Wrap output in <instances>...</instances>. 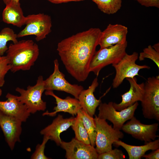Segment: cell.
I'll return each mask as SVG.
<instances>
[{
  "instance_id": "cell-34",
  "label": "cell",
  "mask_w": 159,
  "mask_h": 159,
  "mask_svg": "<svg viewBox=\"0 0 159 159\" xmlns=\"http://www.w3.org/2000/svg\"><path fill=\"white\" fill-rule=\"evenodd\" d=\"M152 47L156 51L159 52V44L158 43L154 44Z\"/></svg>"
},
{
  "instance_id": "cell-9",
  "label": "cell",
  "mask_w": 159,
  "mask_h": 159,
  "mask_svg": "<svg viewBox=\"0 0 159 159\" xmlns=\"http://www.w3.org/2000/svg\"><path fill=\"white\" fill-rule=\"evenodd\" d=\"M112 102L108 103H102L98 106L97 116L105 120H107L113 124V128L120 130L125 123L133 116L138 105V102L120 111H117L113 107Z\"/></svg>"
},
{
  "instance_id": "cell-33",
  "label": "cell",
  "mask_w": 159,
  "mask_h": 159,
  "mask_svg": "<svg viewBox=\"0 0 159 159\" xmlns=\"http://www.w3.org/2000/svg\"><path fill=\"white\" fill-rule=\"evenodd\" d=\"M4 3L7 4L12 2H19V0H3Z\"/></svg>"
},
{
  "instance_id": "cell-28",
  "label": "cell",
  "mask_w": 159,
  "mask_h": 159,
  "mask_svg": "<svg viewBox=\"0 0 159 159\" xmlns=\"http://www.w3.org/2000/svg\"><path fill=\"white\" fill-rule=\"evenodd\" d=\"M50 137L47 136H44L42 143L38 144L36 146L35 150L31 157L32 159H50L47 157L44 154V150L45 145Z\"/></svg>"
},
{
  "instance_id": "cell-7",
  "label": "cell",
  "mask_w": 159,
  "mask_h": 159,
  "mask_svg": "<svg viewBox=\"0 0 159 159\" xmlns=\"http://www.w3.org/2000/svg\"><path fill=\"white\" fill-rule=\"evenodd\" d=\"M25 24V27L17 34V38L34 35L37 42L46 38L51 32L52 25L51 16L41 13L26 16Z\"/></svg>"
},
{
  "instance_id": "cell-10",
  "label": "cell",
  "mask_w": 159,
  "mask_h": 159,
  "mask_svg": "<svg viewBox=\"0 0 159 159\" xmlns=\"http://www.w3.org/2000/svg\"><path fill=\"white\" fill-rule=\"evenodd\" d=\"M54 63V67L53 73L44 80L45 90L64 92L78 99L79 95L84 89L83 87L69 82L65 79L64 74L59 69L58 60L55 59Z\"/></svg>"
},
{
  "instance_id": "cell-11",
  "label": "cell",
  "mask_w": 159,
  "mask_h": 159,
  "mask_svg": "<svg viewBox=\"0 0 159 159\" xmlns=\"http://www.w3.org/2000/svg\"><path fill=\"white\" fill-rule=\"evenodd\" d=\"M130 120L122 127L121 130L124 132L136 139L144 141L145 143L154 140L158 137L157 135L158 123L143 124L134 116Z\"/></svg>"
},
{
  "instance_id": "cell-29",
  "label": "cell",
  "mask_w": 159,
  "mask_h": 159,
  "mask_svg": "<svg viewBox=\"0 0 159 159\" xmlns=\"http://www.w3.org/2000/svg\"><path fill=\"white\" fill-rule=\"evenodd\" d=\"M125 156L122 151L117 148L99 154L98 159H124Z\"/></svg>"
},
{
  "instance_id": "cell-22",
  "label": "cell",
  "mask_w": 159,
  "mask_h": 159,
  "mask_svg": "<svg viewBox=\"0 0 159 159\" xmlns=\"http://www.w3.org/2000/svg\"><path fill=\"white\" fill-rule=\"evenodd\" d=\"M79 115L88 134L90 144L95 146L96 135L94 118L82 108L77 113Z\"/></svg>"
},
{
  "instance_id": "cell-31",
  "label": "cell",
  "mask_w": 159,
  "mask_h": 159,
  "mask_svg": "<svg viewBox=\"0 0 159 159\" xmlns=\"http://www.w3.org/2000/svg\"><path fill=\"white\" fill-rule=\"evenodd\" d=\"M143 157L146 159H159V149L153 150V151L147 155L145 154Z\"/></svg>"
},
{
  "instance_id": "cell-24",
  "label": "cell",
  "mask_w": 159,
  "mask_h": 159,
  "mask_svg": "<svg viewBox=\"0 0 159 159\" xmlns=\"http://www.w3.org/2000/svg\"><path fill=\"white\" fill-rule=\"evenodd\" d=\"M17 35L14 30L9 27H5L0 32V56H3L8 49L7 42L11 41L13 43L18 41Z\"/></svg>"
},
{
  "instance_id": "cell-5",
  "label": "cell",
  "mask_w": 159,
  "mask_h": 159,
  "mask_svg": "<svg viewBox=\"0 0 159 159\" xmlns=\"http://www.w3.org/2000/svg\"><path fill=\"white\" fill-rule=\"evenodd\" d=\"M141 102L144 117L159 121V75L147 79L145 83L144 92Z\"/></svg>"
},
{
  "instance_id": "cell-6",
  "label": "cell",
  "mask_w": 159,
  "mask_h": 159,
  "mask_svg": "<svg viewBox=\"0 0 159 159\" xmlns=\"http://www.w3.org/2000/svg\"><path fill=\"white\" fill-rule=\"evenodd\" d=\"M94 118L96 133L95 149L99 154L112 149V145L115 141L122 138L124 135L120 130L114 129L109 125L106 120L96 115Z\"/></svg>"
},
{
  "instance_id": "cell-19",
  "label": "cell",
  "mask_w": 159,
  "mask_h": 159,
  "mask_svg": "<svg viewBox=\"0 0 159 159\" xmlns=\"http://www.w3.org/2000/svg\"><path fill=\"white\" fill-rule=\"evenodd\" d=\"M98 85L97 77L88 89H83L81 91L78 98L82 108L92 117L95 115L97 108L101 102V98L97 99L94 94Z\"/></svg>"
},
{
  "instance_id": "cell-35",
  "label": "cell",
  "mask_w": 159,
  "mask_h": 159,
  "mask_svg": "<svg viewBox=\"0 0 159 159\" xmlns=\"http://www.w3.org/2000/svg\"><path fill=\"white\" fill-rule=\"evenodd\" d=\"M2 94V90L0 89V97L1 96Z\"/></svg>"
},
{
  "instance_id": "cell-26",
  "label": "cell",
  "mask_w": 159,
  "mask_h": 159,
  "mask_svg": "<svg viewBox=\"0 0 159 159\" xmlns=\"http://www.w3.org/2000/svg\"><path fill=\"white\" fill-rule=\"evenodd\" d=\"M138 58L140 61H142L145 58H148L152 60L159 68V52L156 51L151 45L145 48L138 55Z\"/></svg>"
},
{
  "instance_id": "cell-3",
  "label": "cell",
  "mask_w": 159,
  "mask_h": 159,
  "mask_svg": "<svg viewBox=\"0 0 159 159\" xmlns=\"http://www.w3.org/2000/svg\"><path fill=\"white\" fill-rule=\"evenodd\" d=\"M127 41L123 44L100 49L96 52L91 61L89 71L97 77L101 69L109 65L118 63L126 53Z\"/></svg>"
},
{
  "instance_id": "cell-25",
  "label": "cell",
  "mask_w": 159,
  "mask_h": 159,
  "mask_svg": "<svg viewBox=\"0 0 159 159\" xmlns=\"http://www.w3.org/2000/svg\"><path fill=\"white\" fill-rule=\"evenodd\" d=\"M71 127L74 132L76 139L85 144H90L87 132L78 114H77Z\"/></svg>"
},
{
  "instance_id": "cell-23",
  "label": "cell",
  "mask_w": 159,
  "mask_h": 159,
  "mask_svg": "<svg viewBox=\"0 0 159 159\" xmlns=\"http://www.w3.org/2000/svg\"><path fill=\"white\" fill-rule=\"evenodd\" d=\"M103 13L112 14L116 13L122 6V0H92Z\"/></svg>"
},
{
  "instance_id": "cell-15",
  "label": "cell",
  "mask_w": 159,
  "mask_h": 159,
  "mask_svg": "<svg viewBox=\"0 0 159 159\" xmlns=\"http://www.w3.org/2000/svg\"><path fill=\"white\" fill-rule=\"evenodd\" d=\"M126 79L129 82L130 87L128 91L121 95L122 100L120 103L113 102V107L117 110L125 109L138 101L141 102L144 93V83H138L135 77Z\"/></svg>"
},
{
  "instance_id": "cell-1",
  "label": "cell",
  "mask_w": 159,
  "mask_h": 159,
  "mask_svg": "<svg viewBox=\"0 0 159 159\" xmlns=\"http://www.w3.org/2000/svg\"><path fill=\"white\" fill-rule=\"evenodd\" d=\"M102 31L92 28L59 42L57 50L68 72L77 80L84 82L90 73L89 67L96 52Z\"/></svg>"
},
{
  "instance_id": "cell-30",
  "label": "cell",
  "mask_w": 159,
  "mask_h": 159,
  "mask_svg": "<svg viewBox=\"0 0 159 159\" xmlns=\"http://www.w3.org/2000/svg\"><path fill=\"white\" fill-rule=\"evenodd\" d=\"M141 5L146 7H155L159 8V0H134Z\"/></svg>"
},
{
  "instance_id": "cell-2",
  "label": "cell",
  "mask_w": 159,
  "mask_h": 159,
  "mask_svg": "<svg viewBox=\"0 0 159 159\" xmlns=\"http://www.w3.org/2000/svg\"><path fill=\"white\" fill-rule=\"evenodd\" d=\"M6 53L13 73L30 69L39 57L38 45L32 40H23L11 44Z\"/></svg>"
},
{
  "instance_id": "cell-21",
  "label": "cell",
  "mask_w": 159,
  "mask_h": 159,
  "mask_svg": "<svg viewBox=\"0 0 159 159\" xmlns=\"http://www.w3.org/2000/svg\"><path fill=\"white\" fill-rule=\"evenodd\" d=\"M113 144L123 147L127 152L129 159H140L148 151L159 148V139L138 146L128 145L119 140L115 141Z\"/></svg>"
},
{
  "instance_id": "cell-27",
  "label": "cell",
  "mask_w": 159,
  "mask_h": 159,
  "mask_svg": "<svg viewBox=\"0 0 159 159\" xmlns=\"http://www.w3.org/2000/svg\"><path fill=\"white\" fill-rule=\"evenodd\" d=\"M11 69V66L7 57L0 56V87L4 85L5 76Z\"/></svg>"
},
{
  "instance_id": "cell-14",
  "label": "cell",
  "mask_w": 159,
  "mask_h": 159,
  "mask_svg": "<svg viewBox=\"0 0 159 159\" xmlns=\"http://www.w3.org/2000/svg\"><path fill=\"white\" fill-rule=\"evenodd\" d=\"M127 27L119 24H109L102 31L99 45L100 49L119 44H123L127 41Z\"/></svg>"
},
{
  "instance_id": "cell-16",
  "label": "cell",
  "mask_w": 159,
  "mask_h": 159,
  "mask_svg": "<svg viewBox=\"0 0 159 159\" xmlns=\"http://www.w3.org/2000/svg\"><path fill=\"white\" fill-rule=\"evenodd\" d=\"M6 97V101H0V110L22 122H26L31 114L26 105L17 100L16 95L8 93Z\"/></svg>"
},
{
  "instance_id": "cell-20",
  "label": "cell",
  "mask_w": 159,
  "mask_h": 159,
  "mask_svg": "<svg viewBox=\"0 0 159 159\" xmlns=\"http://www.w3.org/2000/svg\"><path fill=\"white\" fill-rule=\"evenodd\" d=\"M6 5L2 14L3 21L19 28L25 25L26 16L19 2H12Z\"/></svg>"
},
{
  "instance_id": "cell-18",
  "label": "cell",
  "mask_w": 159,
  "mask_h": 159,
  "mask_svg": "<svg viewBox=\"0 0 159 159\" xmlns=\"http://www.w3.org/2000/svg\"><path fill=\"white\" fill-rule=\"evenodd\" d=\"M75 119L73 117L64 118L62 115L59 114L50 125L41 130L40 133L49 137L50 140L54 141L57 145H60L62 141L60 134L71 126Z\"/></svg>"
},
{
  "instance_id": "cell-4",
  "label": "cell",
  "mask_w": 159,
  "mask_h": 159,
  "mask_svg": "<svg viewBox=\"0 0 159 159\" xmlns=\"http://www.w3.org/2000/svg\"><path fill=\"white\" fill-rule=\"evenodd\" d=\"M15 90L19 94L16 96L17 100L26 106L30 114L38 111H44L47 107L46 102L42 99V96L45 90L44 80L40 75L34 86H28L26 90L17 87Z\"/></svg>"
},
{
  "instance_id": "cell-12",
  "label": "cell",
  "mask_w": 159,
  "mask_h": 159,
  "mask_svg": "<svg viewBox=\"0 0 159 159\" xmlns=\"http://www.w3.org/2000/svg\"><path fill=\"white\" fill-rule=\"evenodd\" d=\"M22 122L19 119L0 110V126L6 141L11 150L16 143L20 141Z\"/></svg>"
},
{
  "instance_id": "cell-32",
  "label": "cell",
  "mask_w": 159,
  "mask_h": 159,
  "mask_svg": "<svg viewBox=\"0 0 159 159\" xmlns=\"http://www.w3.org/2000/svg\"><path fill=\"white\" fill-rule=\"evenodd\" d=\"M55 4H59L70 1H79L85 0H47Z\"/></svg>"
},
{
  "instance_id": "cell-8",
  "label": "cell",
  "mask_w": 159,
  "mask_h": 159,
  "mask_svg": "<svg viewBox=\"0 0 159 159\" xmlns=\"http://www.w3.org/2000/svg\"><path fill=\"white\" fill-rule=\"evenodd\" d=\"M138 55V53L135 52L130 54L126 53L118 63L112 65L115 71L112 83L113 88L118 87L125 78L138 75V73L140 69L150 68L147 65H139L136 63Z\"/></svg>"
},
{
  "instance_id": "cell-13",
  "label": "cell",
  "mask_w": 159,
  "mask_h": 159,
  "mask_svg": "<svg viewBox=\"0 0 159 159\" xmlns=\"http://www.w3.org/2000/svg\"><path fill=\"white\" fill-rule=\"evenodd\" d=\"M60 146L66 151L67 159H97L98 154L95 148L75 138L69 142L62 141Z\"/></svg>"
},
{
  "instance_id": "cell-17",
  "label": "cell",
  "mask_w": 159,
  "mask_h": 159,
  "mask_svg": "<svg viewBox=\"0 0 159 159\" xmlns=\"http://www.w3.org/2000/svg\"><path fill=\"white\" fill-rule=\"evenodd\" d=\"M45 94L53 97L55 100L57 106L54 108V111L49 112L47 110L43 113V116L54 117L57 113L62 112L68 113L74 116L77 115L82 108L79 100L76 98L68 96L62 99L55 95L53 91L51 90H46Z\"/></svg>"
}]
</instances>
